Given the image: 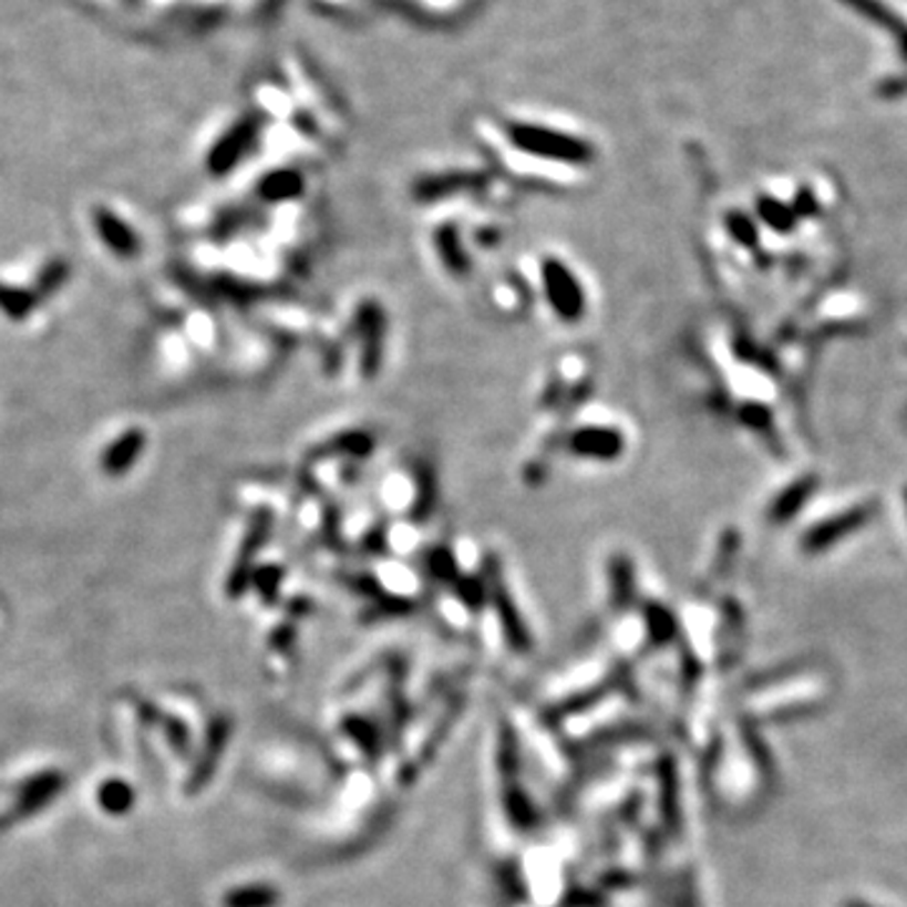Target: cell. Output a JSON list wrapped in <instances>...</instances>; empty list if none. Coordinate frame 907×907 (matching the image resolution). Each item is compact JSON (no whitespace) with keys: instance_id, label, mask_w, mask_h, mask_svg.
I'll return each instance as SVG.
<instances>
[{"instance_id":"cell-4","label":"cell","mask_w":907,"mask_h":907,"mask_svg":"<svg viewBox=\"0 0 907 907\" xmlns=\"http://www.w3.org/2000/svg\"><path fill=\"white\" fill-rule=\"evenodd\" d=\"M94 225L101 240H104L109 250H114L116 255H134L136 247H140L132 227L126 225L124 219H118L114 213H109V209H96Z\"/></svg>"},{"instance_id":"cell-3","label":"cell","mask_w":907,"mask_h":907,"mask_svg":"<svg viewBox=\"0 0 907 907\" xmlns=\"http://www.w3.org/2000/svg\"><path fill=\"white\" fill-rule=\"evenodd\" d=\"M570 452L588 460H616L622 452V436L608 426H585L570 436Z\"/></svg>"},{"instance_id":"cell-2","label":"cell","mask_w":907,"mask_h":907,"mask_svg":"<svg viewBox=\"0 0 907 907\" xmlns=\"http://www.w3.org/2000/svg\"><path fill=\"white\" fill-rule=\"evenodd\" d=\"M839 3L852 8V11L877 25V29L890 33L897 43V51H900V56L907 61V21L903 16H897L890 6L883 3V0H839Z\"/></svg>"},{"instance_id":"cell-1","label":"cell","mask_w":907,"mask_h":907,"mask_svg":"<svg viewBox=\"0 0 907 907\" xmlns=\"http://www.w3.org/2000/svg\"><path fill=\"white\" fill-rule=\"evenodd\" d=\"M543 286L547 292L549 308L555 310L563 320H580L585 313V296L580 288V280L575 278L573 270L560 260H545L543 265Z\"/></svg>"},{"instance_id":"cell-6","label":"cell","mask_w":907,"mask_h":907,"mask_svg":"<svg viewBox=\"0 0 907 907\" xmlns=\"http://www.w3.org/2000/svg\"><path fill=\"white\" fill-rule=\"evenodd\" d=\"M35 306V296L29 290L11 288V286H0V310L8 318H25Z\"/></svg>"},{"instance_id":"cell-5","label":"cell","mask_w":907,"mask_h":907,"mask_svg":"<svg viewBox=\"0 0 907 907\" xmlns=\"http://www.w3.org/2000/svg\"><path fill=\"white\" fill-rule=\"evenodd\" d=\"M144 442H146V436L144 432H140V429H130V432L118 436L116 442L106 449L104 472L112 476L130 472L136 462V456L144 452Z\"/></svg>"},{"instance_id":"cell-7","label":"cell","mask_w":907,"mask_h":907,"mask_svg":"<svg viewBox=\"0 0 907 907\" xmlns=\"http://www.w3.org/2000/svg\"><path fill=\"white\" fill-rule=\"evenodd\" d=\"M69 278V262L66 260H51L39 275V286H35V296H51L56 292Z\"/></svg>"}]
</instances>
